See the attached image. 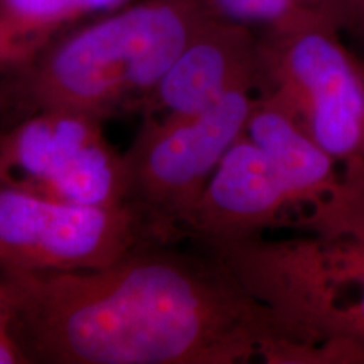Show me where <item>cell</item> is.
<instances>
[{
	"instance_id": "obj_2",
	"label": "cell",
	"mask_w": 364,
	"mask_h": 364,
	"mask_svg": "<svg viewBox=\"0 0 364 364\" xmlns=\"http://www.w3.org/2000/svg\"><path fill=\"white\" fill-rule=\"evenodd\" d=\"M211 16L204 0H140L71 27L26 63L0 73V129L49 110L103 122L142 112Z\"/></svg>"
},
{
	"instance_id": "obj_15",
	"label": "cell",
	"mask_w": 364,
	"mask_h": 364,
	"mask_svg": "<svg viewBox=\"0 0 364 364\" xmlns=\"http://www.w3.org/2000/svg\"><path fill=\"white\" fill-rule=\"evenodd\" d=\"M356 6H358V16H359L358 33L364 34V0H356Z\"/></svg>"
},
{
	"instance_id": "obj_12",
	"label": "cell",
	"mask_w": 364,
	"mask_h": 364,
	"mask_svg": "<svg viewBox=\"0 0 364 364\" xmlns=\"http://www.w3.org/2000/svg\"><path fill=\"white\" fill-rule=\"evenodd\" d=\"M78 7L81 16H91V14H108L118 9L125 7L129 0H73Z\"/></svg>"
},
{
	"instance_id": "obj_10",
	"label": "cell",
	"mask_w": 364,
	"mask_h": 364,
	"mask_svg": "<svg viewBox=\"0 0 364 364\" xmlns=\"http://www.w3.org/2000/svg\"><path fill=\"white\" fill-rule=\"evenodd\" d=\"M81 17L73 0H0V73L26 63Z\"/></svg>"
},
{
	"instance_id": "obj_4",
	"label": "cell",
	"mask_w": 364,
	"mask_h": 364,
	"mask_svg": "<svg viewBox=\"0 0 364 364\" xmlns=\"http://www.w3.org/2000/svg\"><path fill=\"white\" fill-rule=\"evenodd\" d=\"M253 90V85L238 86L194 115L145 118L124 154L127 201L144 213L167 243L184 235L209 177L243 135Z\"/></svg>"
},
{
	"instance_id": "obj_1",
	"label": "cell",
	"mask_w": 364,
	"mask_h": 364,
	"mask_svg": "<svg viewBox=\"0 0 364 364\" xmlns=\"http://www.w3.org/2000/svg\"><path fill=\"white\" fill-rule=\"evenodd\" d=\"M7 332L29 363H304L272 309L204 250L149 241L112 265L0 272Z\"/></svg>"
},
{
	"instance_id": "obj_3",
	"label": "cell",
	"mask_w": 364,
	"mask_h": 364,
	"mask_svg": "<svg viewBox=\"0 0 364 364\" xmlns=\"http://www.w3.org/2000/svg\"><path fill=\"white\" fill-rule=\"evenodd\" d=\"M364 188V81L358 56L324 21L257 33V88Z\"/></svg>"
},
{
	"instance_id": "obj_6",
	"label": "cell",
	"mask_w": 364,
	"mask_h": 364,
	"mask_svg": "<svg viewBox=\"0 0 364 364\" xmlns=\"http://www.w3.org/2000/svg\"><path fill=\"white\" fill-rule=\"evenodd\" d=\"M164 241L132 204L54 201L0 181V272H78Z\"/></svg>"
},
{
	"instance_id": "obj_5",
	"label": "cell",
	"mask_w": 364,
	"mask_h": 364,
	"mask_svg": "<svg viewBox=\"0 0 364 364\" xmlns=\"http://www.w3.org/2000/svg\"><path fill=\"white\" fill-rule=\"evenodd\" d=\"M257 290L306 348L318 309L349 292L322 314L311 343L317 363H364V240L270 241L258 263Z\"/></svg>"
},
{
	"instance_id": "obj_13",
	"label": "cell",
	"mask_w": 364,
	"mask_h": 364,
	"mask_svg": "<svg viewBox=\"0 0 364 364\" xmlns=\"http://www.w3.org/2000/svg\"><path fill=\"white\" fill-rule=\"evenodd\" d=\"M29 363L26 354L21 351L16 341L11 338V334L0 338V364H19Z\"/></svg>"
},
{
	"instance_id": "obj_9",
	"label": "cell",
	"mask_w": 364,
	"mask_h": 364,
	"mask_svg": "<svg viewBox=\"0 0 364 364\" xmlns=\"http://www.w3.org/2000/svg\"><path fill=\"white\" fill-rule=\"evenodd\" d=\"M243 85L257 88V33L213 14L166 71L142 112L145 118L194 115Z\"/></svg>"
},
{
	"instance_id": "obj_14",
	"label": "cell",
	"mask_w": 364,
	"mask_h": 364,
	"mask_svg": "<svg viewBox=\"0 0 364 364\" xmlns=\"http://www.w3.org/2000/svg\"><path fill=\"white\" fill-rule=\"evenodd\" d=\"M7 316H6V309H4L2 299H0V338L7 336Z\"/></svg>"
},
{
	"instance_id": "obj_8",
	"label": "cell",
	"mask_w": 364,
	"mask_h": 364,
	"mask_svg": "<svg viewBox=\"0 0 364 364\" xmlns=\"http://www.w3.org/2000/svg\"><path fill=\"white\" fill-rule=\"evenodd\" d=\"M295 206L284 177L247 135L228 149L184 226L203 247L260 236Z\"/></svg>"
},
{
	"instance_id": "obj_7",
	"label": "cell",
	"mask_w": 364,
	"mask_h": 364,
	"mask_svg": "<svg viewBox=\"0 0 364 364\" xmlns=\"http://www.w3.org/2000/svg\"><path fill=\"white\" fill-rule=\"evenodd\" d=\"M0 181L54 201L129 204L124 154L103 120L80 112H39L0 129Z\"/></svg>"
},
{
	"instance_id": "obj_11",
	"label": "cell",
	"mask_w": 364,
	"mask_h": 364,
	"mask_svg": "<svg viewBox=\"0 0 364 364\" xmlns=\"http://www.w3.org/2000/svg\"><path fill=\"white\" fill-rule=\"evenodd\" d=\"M215 16L238 24L272 27L294 21H324L358 33L356 0H204Z\"/></svg>"
},
{
	"instance_id": "obj_16",
	"label": "cell",
	"mask_w": 364,
	"mask_h": 364,
	"mask_svg": "<svg viewBox=\"0 0 364 364\" xmlns=\"http://www.w3.org/2000/svg\"><path fill=\"white\" fill-rule=\"evenodd\" d=\"M358 66H359V73H361V76H363V81H364V59L358 58Z\"/></svg>"
}]
</instances>
